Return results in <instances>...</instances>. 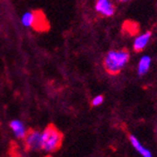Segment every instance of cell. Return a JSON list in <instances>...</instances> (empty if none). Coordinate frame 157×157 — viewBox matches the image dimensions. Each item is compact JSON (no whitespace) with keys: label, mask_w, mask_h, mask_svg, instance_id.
Returning <instances> with one entry per match:
<instances>
[{"label":"cell","mask_w":157,"mask_h":157,"mask_svg":"<svg viewBox=\"0 0 157 157\" xmlns=\"http://www.w3.org/2000/svg\"><path fill=\"white\" fill-rule=\"evenodd\" d=\"M151 37V31H147L143 34L137 36L134 41V50L138 53L143 51L145 49V47L147 46V44H149Z\"/></svg>","instance_id":"obj_6"},{"label":"cell","mask_w":157,"mask_h":157,"mask_svg":"<svg viewBox=\"0 0 157 157\" xmlns=\"http://www.w3.org/2000/svg\"><path fill=\"white\" fill-rule=\"evenodd\" d=\"M103 102H104V96H102V95H97L96 97L93 98L92 102H91V105L93 106H98L100 105H102Z\"/></svg>","instance_id":"obj_10"},{"label":"cell","mask_w":157,"mask_h":157,"mask_svg":"<svg viewBox=\"0 0 157 157\" xmlns=\"http://www.w3.org/2000/svg\"><path fill=\"white\" fill-rule=\"evenodd\" d=\"M151 58L148 56H142L140 61H139V64H138V69H137V73L139 75H144L150 69V66H151Z\"/></svg>","instance_id":"obj_9"},{"label":"cell","mask_w":157,"mask_h":157,"mask_svg":"<svg viewBox=\"0 0 157 157\" xmlns=\"http://www.w3.org/2000/svg\"><path fill=\"white\" fill-rule=\"evenodd\" d=\"M10 126L11 128V130L13 131L14 135L16 136L18 138H24L25 136V126L20 121H12L10 123Z\"/></svg>","instance_id":"obj_8"},{"label":"cell","mask_w":157,"mask_h":157,"mask_svg":"<svg viewBox=\"0 0 157 157\" xmlns=\"http://www.w3.org/2000/svg\"><path fill=\"white\" fill-rule=\"evenodd\" d=\"M23 139L25 141V147L26 151H39L42 149L41 133L35 129H29L26 131Z\"/></svg>","instance_id":"obj_4"},{"label":"cell","mask_w":157,"mask_h":157,"mask_svg":"<svg viewBox=\"0 0 157 157\" xmlns=\"http://www.w3.org/2000/svg\"><path fill=\"white\" fill-rule=\"evenodd\" d=\"M116 1H119V2H126L128 0H116Z\"/></svg>","instance_id":"obj_11"},{"label":"cell","mask_w":157,"mask_h":157,"mask_svg":"<svg viewBox=\"0 0 157 157\" xmlns=\"http://www.w3.org/2000/svg\"><path fill=\"white\" fill-rule=\"evenodd\" d=\"M22 24L26 27H31L36 31H46L49 23L45 14L40 10L26 11L22 16Z\"/></svg>","instance_id":"obj_3"},{"label":"cell","mask_w":157,"mask_h":157,"mask_svg":"<svg viewBox=\"0 0 157 157\" xmlns=\"http://www.w3.org/2000/svg\"><path fill=\"white\" fill-rule=\"evenodd\" d=\"M42 137V150L49 152L58 151L61 146L64 136L54 124L46 126L44 131L41 133Z\"/></svg>","instance_id":"obj_2"},{"label":"cell","mask_w":157,"mask_h":157,"mask_svg":"<svg viewBox=\"0 0 157 157\" xmlns=\"http://www.w3.org/2000/svg\"><path fill=\"white\" fill-rule=\"evenodd\" d=\"M130 59V53L126 49L111 50L104 59V66L109 75H118Z\"/></svg>","instance_id":"obj_1"},{"label":"cell","mask_w":157,"mask_h":157,"mask_svg":"<svg viewBox=\"0 0 157 157\" xmlns=\"http://www.w3.org/2000/svg\"><path fill=\"white\" fill-rule=\"evenodd\" d=\"M130 141H131L132 145L134 146V148L143 157H152L151 152L148 149H146V148H144L143 146H142L140 144V142L138 141V139L135 136H130Z\"/></svg>","instance_id":"obj_7"},{"label":"cell","mask_w":157,"mask_h":157,"mask_svg":"<svg viewBox=\"0 0 157 157\" xmlns=\"http://www.w3.org/2000/svg\"><path fill=\"white\" fill-rule=\"evenodd\" d=\"M46 157H51V156H46Z\"/></svg>","instance_id":"obj_12"},{"label":"cell","mask_w":157,"mask_h":157,"mask_svg":"<svg viewBox=\"0 0 157 157\" xmlns=\"http://www.w3.org/2000/svg\"><path fill=\"white\" fill-rule=\"evenodd\" d=\"M95 10L98 13L105 17H110L115 13V6L111 0H96Z\"/></svg>","instance_id":"obj_5"}]
</instances>
